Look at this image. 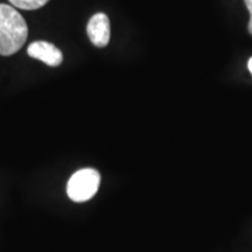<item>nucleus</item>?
<instances>
[{"mask_svg": "<svg viewBox=\"0 0 252 252\" xmlns=\"http://www.w3.org/2000/svg\"><path fill=\"white\" fill-rule=\"evenodd\" d=\"M49 0H9V2L13 6H15V7L27 9V11L41 8Z\"/></svg>", "mask_w": 252, "mask_h": 252, "instance_id": "nucleus-5", "label": "nucleus"}, {"mask_svg": "<svg viewBox=\"0 0 252 252\" xmlns=\"http://www.w3.org/2000/svg\"><path fill=\"white\" fill-rule=\"evenodd\" d=\"M26 21L12 6L0 4V55L11 56L27 41Z\"/></svg>", "mask_w": 252, "mask_h": 252, "instance_id": "nucleus-1", "label": "nucleus"}, {"mask_svg": "<svg viewBox=\"0 0 252 252\" xmlns=\"http://www.w3.org/2000/svg\"><path fill=\"white\" fill-rule=\"evenodd\" d=\"M245 1V5H247V7L249 9V12H250V14H252V0H244Z\"/></svg>", "mask_w": 252, "mask_h": 252, "instance_id": "nucleus-6", "label": "nucleus"}, {"mask_svg": "<svg viewBox=\"0 0 252 252\" xmlns=\"http://www.w3.org/2000/svg\"><path fill=\"white\" fill-rule=\"evenodd\" d=\"M249 32H250V34L252 35V14L250 18V21H249Z\"/></svg>", "mask_w": 252, "mask_h": 252, "instance_id": "nucleus-7", "label": "nucleus"}, {"mask_svg": "<svg viewBox=\"0 0 252 252\" xmlns=\"http://www.w3.org/2000/svg\"><path fill=\"white\" fill-rule=\"evenodd\" d=\"M88 36L96 47L103 48L110 41V21L108 15L97 13L90 18L87 27Z\"/></svg>", "mask_w": 252, "mask_h": 252, "instance_id": "nucleus-4", "label": "nucleus"}, {"mask_svg": "<svg viewBox=\"0 0 252 252\" xmlns=\"http://www.w3.org/2000/svg\"><path fill=\"white\" fill-rule=\"evenodd\" d=\"M100 175L94 168L77 171L69 179L67 194L74 202H86L94 196L99 188Z\"/></svg>", "mask_w": 252, "mask_h": 252, "instance_id": "nucleus-2", "label": "nucleus"}, {"mask_svg": "<svg viewBox=\"0 0 252 252\" xmlns=\"http://www.w3.org/2000/svg\"><path fill=\"white\" fill-rule=\"evenodd\" d=\"M27 54L31 58L40 60L49 67H58L63 61L61 50L47 41H36L31 43L27 48Z\"/></svg>", "mask_w": 252, "mask_h": 252, "instance_id": "nucleus-3", "label": "nucleus"}, {"mask_svg": "<svg viewBox=\"0 0 252 252\" xmlns=\"http://www.w3.org/2000/svg\"><path fill=\"white\" fill-rule=\"evenodd\" d=\"M248 67H249V70H250V72L252 74V58L249 60V64H248Z\"/></svg>", "mask_w": 252, "mask_h": 252, "instance_id": "nucleus-8", "label": "nucleus"}]
</instances>
